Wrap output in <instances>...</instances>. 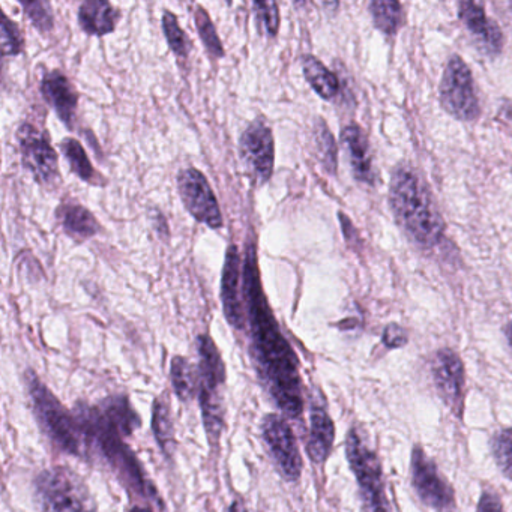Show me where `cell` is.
I'll list each match as a JSON object with an SVG mask.
<instances>
[{
    "instance_id": "25",
    "label": "cell",
    "mask_w": 512,
    "mask_h": 512,
    "mask_svg": "<svg viewBox=\"0 0 512 512\" xmlns=\"http://www.w3.org/2000/svg\"><path fill=\"white\" fill-rule=\"evenodd\" d=\"M61 151L65 160L70 164L71 172L79 176L83 182L92 185L104 184V179L95 172L91 160H89L88 154H86L85 148L79 140L73 139V137L62 140Z\"/></svg>"
},
{
    "instance_id": "18",
    "label": "cell",
    "mask_w": 512,
    "mask_h": 512,
    "mask_svg": "<svg viewBox=\"0 0 512 512\" xmlns=\"http://www.w3.org/2000/svg\"><path fill=\"white\" fill-rule=\"evenodd\" d=\"M341 142L349 155L353 176L362 184L373 185L374 169L371 160L370 143L359 125L350 124L341 133Z\"/></svg>"
},
{
    "instance_id": "37",
    "label": "cell",
    "mask_w": 512,
    "mask_h": 512,
    "mask_svg": "<svg viewBox=\"0 0 512 512\" xmlns=\"http://www.w3.org/2000/svg\"><path fill=\"white\" fill-rule=\"evenodd\" d=\"M340 221L341 226H343V233L344 236H346L347 242H349V244H352L353 239H355L356 236H358L355 227H353L352 221H350L349 218H347L346 215L344 214H340Z\"/></svg>"
},
{
    "instance_id": "28",
    "label": "cell",
    "mask_w": 512,
    "mask_h": 512,
    "mask_svg": "<svg viewBox=\"0 0 512 512\" xmlns=\"http://www.w3.org/2000/svg\"><path fill=\"white\" fill-rule=\"evenodd\" d=\"M314 143H316L320 163L329 175H335L338 166L337 145H335L334 136L323 119H317L316 125H314Z\"/></svg>"
},
{
    "instance_id": "14",
    "label": "cell",
    "mask_w": 512,
    "mask_h": 512,
    "mask_svg": "<svg viewBox=\"0 0 512 512\" xmlns=\"http://www.w3.org/2000/svg\"><path fill=\"white\" fill-rule=\"evenodd\" d=\"M433 377L442 400L458 416L463 412L464 367L452 350L442 349L433 361Z\"/></svg>"
},
{
    "instance_id": "21",
    "label": "cell",
    "mask_w": 512,
    "mask_h": 512,
    "mask_svg": "<svg viewBox=\"0 0 512 512\" xmlns=\"http://www.w3.org/2000/svg\"><path fill=\"white\" fill-rule=\"evenodd\" d=\"M58 218L67 235L79 242L88 241L101 232L97 218L85 206L73 203L59 206Z\"/></svg>"
},
{
    "instance_id": "41",
    "label": "cell",
    "mask_w": 512,
    "mask_h": 512,
    "mask_svg": "<svg viewBox=\"0 0 512 512\" xmlns=\"http://www.w3.org/2000/svg\"><path fill=\"white\" fill-rule=\"evenodd\" d=\"M506 334H508V341H509V344H511V349H512V322L509 323L508 331H506Z\"/></svg>"
},
{
    "instance_id": "6",
    "label": "cell",
    "mask_w": 512,
    "mask_h": 512,
    "mask_svg": "<svg viewBox=\"0 0 512 512\" xmlns=\"http://www.w3.org/2000/svg\"><path fill=\"white\" fill-rule=\"evenodd\" d=\"M43 512H97V503L86 482L74 470L50 467L35 479Z\"/></svg>"
},
{
    "instance_id": "8",
    "label": "cell",
    "mask_w": 512,
    "mask_h": 512,
    "mask_svg": "<svg viewBox=\"0 0 512 512\" xmlns=\"http://www.w3.org/2000/svg\"><path fill=\"white\" fill-rule=\"evenodd\" d=\"M440 104L458 121H475L481 112L473 85L472 71L460 56H452L443 71Z\"/></svg>"
},
{
    "instance_id": "27",
    "label": "cell",
    "mask_w": 512,
    "mask_h": 512,
    "mask_svg": "<svg viewBox=\"0 0 512 512\" xmlns=\"http://www.w3.org/2000/svg\"><path fill=\"white\" fill-rule=\"evenodd\" d=\"M370 13L374 25L386 35H394L400 29L403 10L398 2L392 0H374L370 4Z\"/></svg>"
},
{
    "instance_id": "10",
    "label": "cell",
    "mask_w": 512,
    "mask_h": 512,
    "mask_svg": "<svg viewBox=\"0 0 512 512\" xmlns=\"http://www.w3.org/2000/svg\"><path fill=\"white\" fill-rule=\"evenodd\" d=\"M262 436L278 472L286 481L301 478L302 457L289 422L283 416L269 413L262 421Z\"/></svg>"
},
{
    "instance_id": "40",
    "label": "cell",
    "mask_w": 512,
    "mask_h": 512,
    "mask_svg": "<svg viewBox=\"0 0 512 512\" xmlns=\"http://www.w3.org/2000/svg\"><path fill=\"white\" fill-rule=\"evenodd\" d=\"M128 512H154L151 508H148V506H140V505H134L133 508L130 509Z\"/></svg>"
},
{
    "instance_id": "26",
    "label": "cell",
    "mask_w": 512,
    "mask_h": 512,
    "mask_svg": "<svg viewBox=\"0 0 512 512\" xmlns=\"http://www.w3.org/2000/svg\"><path fill=\"white\" fill-rule=\"evenodd\" d=\"M170 380L179 400L184 403H188L199 391V379H196L190 361L184 356H175L170 362Z\"/></svg>"
},
{
    "instance_id": "3",
    "label": "cell",
    "mask_w": 512,
    "mask_h": 512,
    "mask_svg": "<svg viewBox=\"0 0 512 512\" xmlns=\"http://www.w3.org/2000/svg\"><path fill=\"white\" fill-rule=\"evenodd\" d=\"M389 203L398 223L413 241L422 247L439 244L445 233V223L427 185L415 169L401 164L394 170L389 185Z\"/></svg>"
},
{
    "instance_id": "38",
    "label": "cell",
    "mask_w": 512,
    "mask_h": 512,
    "mask_svg": "<svg viewBox=\"0 0 512 512\" xmlns=\"http://www.w3.org/2000/svg\"><path fill=\"white\" fill-rule=\"evenodd\" d=\"M497 119H499L502 124H508L512 131V104H509V106L506 107H502V110H500V115L497 116Z\"/></svg>"
},
{
    "instance_id": "5",
    "label": "cell",
    "mask_w": 512,
    "mask_h": 512,
    "mask_svg": "<svg viewBox=\"0 0 512 512\" xmlns=\"http://www.w3.org/2000/svg\"><path fill=\"white\" fill-rule=\"evenodd\" d=\"M199 353V403L203 425L211 445H217L224 428V404L221 388L226 383V365L220 350L208 334L196 341Z\"/></svg>"
},
{
    "instance_id": "12",
    "label": "cell",
    "mask_w": 512,
    "mask_h": 512,
    "mask_svg": "<svg viewBox=\"0 0 512 512\" xmlns=\"http://www.w3.org/2000/svg\"><path fill=\"white\" fill-rule=\"evenodd\" d=\"M178 190L185 209L199 223L214 230L223 227V215L217 197L202 172L194 167L181 170L178 175Z\"/></svg>"
},
{
    "instance_id": "22",
    "label": "cell",
    "mask_w": 512,
    "mask_h": 512,
    "mask_svg": "<svg viewBox=\"0 0 512 512\" xmlns=\"http://www.w3.org/2000/svg\"><path fill=\"white\" fill-rule=\"evenodd\" d=\"M98 407L104 416L124 433L125 437L131 436L142 425V419L131 406L130 398L127 395H110L101 400Z\"/></svg>"
},
{
    "instance_id": "39",
    "label": "cell",
    "mask_w": 512,
    "mask_h": 512,
    "mask_svg": "<svg viewBox=\"0 0 512 512\" xmlns=\"http://www.w3.org/2000/svg\"><path fill=\"white\" fill-rule=\"evenodd\" d=\"M227 512H248V509L241 499H236L233 500L232 503H230L229 508H227Z\"/></svg>"
},
{
    "instance_id": "2",
    "label": "cell",
    "mask_w": 512,
    "mask_h": 512,
    "mask_svg": "<svg viewBox=\"0 0 512 512\" xmlns=\"http://www.w3.org/2000/svg\"><path fill=\"white\" fill-rule=\"evenodd\" d=\"M74 415L85 434L89 457L92 452L97 454L131 493L163 509L164 502L157 487L148 478L133 449L125 443L124 433L104 416L98 404L91 406L80 401L74 407Z\"/></svg>"
},
{
    "instance_id": "33",
    "label": "cell",
    "mask_w": 512,
    "mask_h": 512,
    "mask_svg": "<svg viewBox=\"0 0 512 512\" xmlns=\"http://www.w3.org/2000/svg\"><path fill=\"white\" fill-rule=\"evenodd\" d=\"M25 41L16 22L2 14V55L17 56L23 52Z\"/></svg>"
},
{
    "instance_id": "7",
    "label": "cell",
    "mask_w": 512,
    "mask_h": 512,
    "mask_svg": "<svg viewBox=\"0 0 512 512\" xmlns=\"http://www.w3.org/2000/svg\"><path fill=\"white\" fill-rule=\"evenodd\" d=\"M346 455L368 511L391 512L386 499L379 458L356 428H352L347 434Z\"/></svg>"
},
{
    "instance_id": "17",
    "label": "cell",
    "mask_w": 512,
    "mask_h": 512,
    "mask_svg": "<svg viewBox=\"0 0 512 512\" xmlns=\"http://www.w3.org/2000/svg\"><path fill=\"white\" fill-rule=\"evenodd\" d=\"M41 94L46 103L55 110L59 119L68 128H73L79 106V94L70 79L61 71L47 73L41 82Z\"/></svg>"
},
{
    "instance_id": "42",
    "label": "cell",
    "mask_w": 512,
    "mask_h": 512,
    "mask_svg": "<svg viewBox=\"0 0 512 512\" xmlns=\"http://www.w3.org/2000/svg\"><path fill=\"white\" fill-rule=\"evenodd\" d=\"M511 7H512V5H511Z\"/></svg>"
},
{
    "instance_id": "15",
    "label": "cell",
    "mask_w": 512,
    "mask_h": 512,
    "mask_svg": "<svg viewBox=\"0 0 512 512\" xmlns=\"http://www.w3.org/2000/svg\"><path fill=\"white\" fill-rule=\"evenodd\" d=\"M241 257L236 245L227 248L226 260H224L223 278H221V301H223L224 316L233 328L242 331L247 325L244 305L241 295Z\"/></svg>"
},
{
    "instance_id": "13",
    "label": "cell",
    "mask_w": 512,
    "mask_h": 512,
    "mask_svg": "<svg viewBox=\"0 0 512 512\" xmlns=\"http://www.w3.org/2000/svg\"><path fill=\"white\" fill-rule=\"evenodd\" d=\"M412 484L419 499L430 508L437 511L454 508V491L421 446H415L412 451Z\"/></svg>"
},
{
    "instance_id": "32",
    "label": "cell",
    "mask_w": 512,
    "mask_h": 512,
    "mask_svg": "<svg viewBox=\"0 0 512 512\" xmlns=\"http://www.w3.org/2000/svg\"><path fill=\"white\" fill-rule=\"evenodd\" d=\"M493 454L500 470L512 479V428L496 434L493 439Z\"/></svg>"
},
{
    "instance_id": "23",
    "label": "cell",
    "mask_w": 512,
    "mask_h": 512,
    "mask_svg": "<svg viewBox=\"0 0 512 512\" xmlns=\"http://www.w3.org/2000/svg\"><path fill=\"white\" fill-rule=\"evenodd\" d=\"M302 71L305 80L323 100L331 101L340 92V82L331 70L325 67L316 56L305 55L302 58Z\"/></svg>"
},
{
    "instance_id": "19",
    "label": "cell",
    "mask_w": 512,
    "mask_h": 512,
    "mask_svg": "<svg viewBox=\"0 0 512 512\" xmlns=\"http://www.w3.org/2000/svg\"><path fill=\"white\" fill-rule=\"evenodd\" d=\"M335 427L328 410L323 404L313 401L310 409V436H308L307 451L311 460L323 464L331 454L334 445Z\"/></svg>"
},
{
    "instance_id": "1",
    "label": "cell",
    "mask_w": 512,
    "mask_h": 512,
    "mask_svg": "<svg viewBox=\"0 0 512 512\" xmlns=\"http://www.w3.org/2000/svg\"><path fill=\"white\" fill-rule=\"evenodd\" d=\"M245 316L250 326V349L254 368L269 397L287 418L304 413V395L299 359L281 332L262 289L256 242L250 239L242 266Z\"/></svg>"
},
{
    "instance_id": "11",
    "label": "cell",
    "mask_w": 512,
    "mask_h": 512,
    "mask_svg": "<svg viewBox=\"0 0 512 512\" xmlns=\"http://www.w3.org/2000/svg\"><path fill=\"white\" fill-rule=\"evenodd\" d=\"M22 163L41 185L55 184L59 179V160L46 133L35 125L23 124L17 133Z\"/></svg>"
},
{
    "instance_id": "36",
    "label": "cell",
    "mask_w": 512,
    "mask_h": 512,
    "mask_svg": "<svg viewBox=\"0 0 512 512\" xmlns=\"http://www.w3.org/2000/svg\"><path fill=\"white\" fill-rule=\"evenodd\" d=\"M476 512H505V509H503L502 502L496 494L491 493V491H484L481 499H479L478 511Z\"/></svg>"
},
{
    "instance_id": "4",
    "label": "cell",
    "mask_w": 512,
    "mask_h": 512,
    "mask_svg": "<svg viewBox=\"0 0 512 512\" xmlns=\"http://www.w3.org/2000/svg\"><path fill=\"white\" fill-rule=\"evenodd\" d=\"M25 383L31 395L35 418L50 442L65 454L89 458L88 443L74 412H70L58 400L34 371H26Z\"/></svg>"
},
{
    "instance_id": "24",
    "label": "cell",
    "mask_w": 512,
    "mask_h": 512,
    "mask_svg": "<svg viewBox=\"0 0 512 512\" xmlns=\"http://www.w3.org/2000/svg\"><path fill=\"white\" fill-rule=\"evenodd\" d=\"M152 431L163 454L172 457L176 445L175 428L169 401L164 397L155 398L152 406Z\"/></svg>"
},
{
    "instance_id": "20",
    "label": "cell",
    "mask_w": 512,
    "mask_h": 512,
    "mask_svg": "<svg viewBox=\"0 0 512 512\" xmlns=\"http://www.w3.org/2000/svg\"><path fill=\"white\" fill-rule=\"evenodd\" d=\"M80 28L85 34L106 37L121 20V13L106 0H86L79 8Z\"/></svg>"
},
{
    "instance_id": "29",
    "label": "cell",
    "mask_w": 512,
    "mask_h": 512,
    "mask_svg": "<svg viewBox=\"0 0 512 512\" xmlns=\"http://www.w3.org/2000/svg\"><path fill=\"white\" fill-rule=\"evenodd\" d=\"M163 31L172 52L178 58L188 59L191 49H193V43L188 38L187 32L179 25L178 17L172 11H164Z\"/></svg>"
},
{
    "instance_id": "34",
    "label": "cell",
    "mask_w": 512,
    "mask_h": 512,
    "mask_svg": "<svg viewBox=\"0 0 512 512\" xmlns=\"http://www.w3.org/2000/svg\"><path fill=\"white\" fill-rule=\"evenodd\" d=\"M254 11L257 14V22L265 28L269 37H277L280 31V8L275 2H254Z\"/></svg>"
},
{
    "instance_id": "35",
    "label": "cell",
    "mask_w": 512,
    "mask_h": 512,
    "mask_svg": "<svg viewBox=\"0 0 512 512\" xmlns=\"http://www.w3.org/2000/svg\"><path fill=\"white\" fill-rule=\"evenodd\" d=\"M383 341H385L386 346L391 347V349H397V347L404 346L407 343V335L404 332V329L401 326L389 325L388 328L383 332Z\"/></svg>"
},
{
    "instance_id": "31",
    "label": "cell",
    "mask_w": 512,
    "mask_h": 512,
    "mask_svg": "<svg viewBox=\"0 0 512 512\" xmlns=\"http://www.w3.org/2000/svg\"><path fill=\"white\" fill-rule=\"evenodd\" d=\"M23 11H25L28 19L31 20L32 25L41 32L47 34L52 31L55 26V16H53V8L49 2L44 0H37V2H22Z\"/></svg>"
},
{
    "instance_id": "16",
    "label": "cell",
    "mask_w": 512,
    "mask_h": 512,
    "mask_svg": "<svg viewBox=\"0 0 512 512\" xmlns=\"http://www.w3.org/2000/svg\"><path fill=\"white\" fill-rule=\"evenodd\" d=\"M460 20L467 31L475 38L476 46L485 55L496 56L503 46V35L499 26L485 16L484 8L473 2H461L458 5Z\"/></svg>"
},
{
    "instance_id": "9",
    "label": "cell",
    "mask_w": 512,
    "mask_h": 512,
    "mask_svg": "<svg viewBox=\"0 0 512 512\" xmlns=\"http://www.w3.org/2000/svg\"><path fill=\"white\" fill-rule=\"evenodd\" d=\"M239 155L253 184L263 185L271 179L275 164L274 134L263 119L251 122L242 133Z\"/></svg>"
},
{
    "instance_id": "30",
    "label": "cell",
    "mask_w": 512,
    "mask_h": 512,
    "mask_svg": "<svg viewBox=\"0 0 512 512\" xmlns=\"http://www.w3.org/2000/svg\"><path fill=\"white\" fill-rule=\"evenodd\" d=\"M194 22H196L197 32H199L200 40L205 44L206 50L212 58H223L224 47L218 37L217 29L209 17L208 11L203 7H197L194 13Z\"/></svg>"
}]
</instances>
